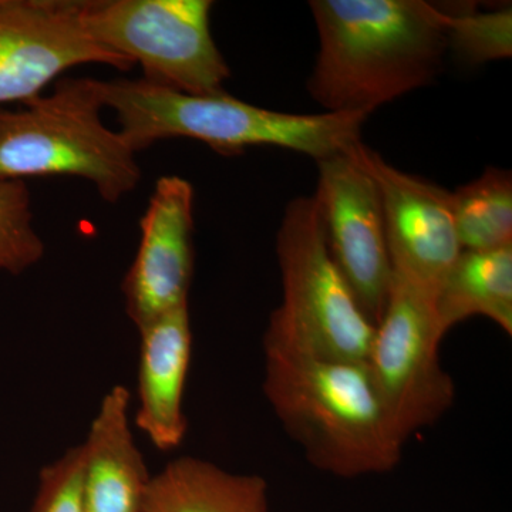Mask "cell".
I'll use <instances>...</instances> for the list:
<instances>
[{
  "mask_svg": "<svg viewBox=\"0 0 512 512\" xmlns=\"http://www.w3.org/2000/svg\"><path fill=\"white\" fill-rule=\"evenodd\" d=\"M309 94L326 113L370 114L427 86L448 49L446 10L423 0H313Z\"/></svg>",
  "mask_w": 512,
  "mask_h": 512,
  "instance_id": "1",
  "label": "cell"
},
{
  "mask_svg": "<svg viewBox=\"0 0 512 512\" xmlns=\"http://www.w3.org/2000/svg\"><path fill=\"white\" fill-rule=\"evenodd\" d=\"M264 393L313 467L342 478L392 471L404 443L366 362L265 353Z\"/></svg>",
  "mask_w": 512,
  "mask_h": 512,
  "instance_id": "2",
  "label": "cell"
},
{
  "mask_svg": "<svg viewBox=\"0 0 512 512\" xmlns=\"http://www.w3.org/2000/svg\"><path fill=\"white\" fill-rule=\"evenodd\" d=\"M104 106L116 113L119 133L136 153L170 138H191L222 156L249 147H278L315 161L360 143L369 119L362 113L293 114L228 96H194L141 80L101 82Z\"/></svg>",
  "mask_w": 512,
  "mask_h": 512,
  "instance_id": "3",
  "label": "cell"
},
{
  "mask_svg": "<svg viewBox=\"0 0 512 512\" xmlns=\"http://www.w3.org/2000/svg\"><path fill=\"white\" fill-rule=\"evenodd\" d=\"M101 80L62 77L52 92L0 107V180L76 177L116 204L143 173L137 153L101 120Z\"/></svg>",
  "mask_w": 512,
  "mask_h": 512,
  "instance_id": "4",
  "label": "cell"
},
{
  "mask_svg": "<svg viewBox=\"0 0 512 512\" xmlns=\"http://www.w3.org/2000/svg\"><path fill=\"white\" fill-rule=\"evenodd\" d=\"M276 256L282 302L269 318L264 352L366 362L376 326L330 255L315 195L289 202Z\"/></svg>",
  "mask_w": 512,
  "mask_h": 512,
  "instance_id": "5",
  "label": "cell"
},
{
  "mask_svg": "<svg viewBox=\"0 0 512 512\" xmlns=\"http://www.w3.org/2000/svg\"><path fill=\"white\" fill-rule=\"evenodd\" d=\"M210 0H83L84 28L143 69L144 82L194 94L225 93L231 77L211 32Z\"/></svg>",
  "mask_w": 512,
  "mask_h": 512,
  "instance_id": "6",
  "label": "cell"
},
{
  "mask_svg": "<svg viewBox=\"0 0 512 512\" xmlns=\"http://www.w3.org/2000/svg\"><path fill=\"white\" fill-rule=\"evenodd\" d=\"M434 296L393 276L367 367L403 443L453 406L456 386L441 365L444 339Z\"/></svg>",
  "mask_w": 512,
  "mask_h": 512,
  "instance_id": "7",
  "label": "cell"
},
{
  "mask_svg": "<svg viewBox=\"0 0 512 512\" xmlns=\"http://www.w3.org/2000/svg\"><path fill=\"white\" fill-rule=\"evenodd\" d=\"M83 64L134 67L90 36L82 0H0V107L35 99Z\"/></svg>",
  "mask_w": 512,
  "mask_h": 512,
  "instance_id": "8",
  "label": "cell"
},
{
  "mask_svg": "<svg viewBox=\"0 0 512 512\" xmlns=\"http://www.w3.org/2000/svg\"><path fill=\"white\" fill-rule=\"evenodd\" d=\"M350 150L316 161L319 180L313 195L330 255L376 326L392 288V261L379 188Z\"/></svg>",
  "mask_w": 512,
  "mask_h": 512,
  "instance_id": "9",
  "label": "cell"
},
{
  "mask_svg": "<svg viewBox=\"0 0 512 512\" xmlns=\"http://www.w3.org/2000/svg\"><path fill=\"white\" fill-rule=\"evenodd\" d=\"M350 151L379 188L393 276L436 298L463 251L451 192L393 167L362 141Z\"/></svg>",
  "mask_w": 512,
  "mask_h": 512,
  "instance_id": "10",
  "label": "cell"
},
{
  "mask_svg": "<svg viewBox=\"0 0 512 512\" xmlns=\"http://www.w3.org/2000/svg\"><path fill=\"white\" fill-rule=\"evenodd\" d=\"M140 244L123 281L137 329L188 305L194 274V187L180 175L158 178L140 221Z\"/></svg>",
  "mask_w": 512,
  "mask_h": 512,
  "instance_id": "11",
  "label": "cell"
},
{
  "mask_svg": "<svg viewBox=\"0 0 512 512\" xmlns=\"http://www.w3.org/2000/svg\"><path fill=\"white\" fill-rule=\"evenodd\" d=\"M138 333V407L134 423L157 450H175L188 430L183 409L192 350L188 305L141 326Z\"/></svg>",
  "mask_w": 512,
  "mask_h": 512,
  "instance_id": "12",
  "label": "cell"
},
{
  "mask_svg": "<svg viewBox=\"0 0 512 512\" xmlns=\"http://www.w3.org/2000/svg\"><path fill=\"white\" fill-rule=\"evenodd\" d=\"M130 402L126 387H111L80 444L86 512H144L153 476L134 440Z\"/></svg>",
  "mask_w": 512,
  "mask_h": 512,
  "instance_id": "13",
  "label": "cell"
},
{
  "mask_svg": "<svg viewBox=\"0 0 512 512\" xmlns=\"http://www.w3.org/2000/svg\"><path fill=\"white\" fill-rule=\"evenodd\" d=\"M144 512H269L268 484L255 474L181 457L151 478Z\"/></svg>",
  "mask_w": 512,
  "mask_h": 512,
  "instance_id": "14",
  "label": "cell"
},
{
  "mask_svg": "<svg viewBox=\"0 0 512 512\" xmlns=\"http://www.w3.org/2000/svg\"><path fill=\"white\" fill-rule=\"evenodd\" d=\"M444 335L464 320L483 316L512 335V245L461 251L434 298Z\"/></svg>",
  "mask_w": 512,
  "mask_h": 512,
  "instance_id": "15",
  "label": "cell"
},
{
  "mask_svg": "<svg viewBox=\"0 0 512 512\" xmlns=\"http://www.w3.org/2000/svg\"><path fill=\"white\" fill-rule=\"evenodd\" d=\"M454 224L463 251L512 245V175L488 167L476 180L451 192Z\"/></svg>",
  "mask_w": 512,
  "mask_h": 512,
  "instance_id": "16",
  "label": "cell"
},
{
  "mask_svg": "<svg viewBox=\"0 0 512 512\" xmlns=\"http://www.w3.org/2000/svg\"><path fill=\"white\" fill-rule=\"evenodd\" d=\"M45 255L33 227L32 197L26 181L0 180V272L19 275Z\"/></svg>",
  "mask_w": 512,
  "mask_h": 512,
  "instance_id": "17",
  "label": "cell"
},
{
  "mask_svg": "<svg viewBox=\"0 0 512 512\" xmlns=\"http://www.w3.org/2000/svg\"><path fill=\"white\" fill-rule=\"evenodd\" d=\"M448 47L464 62L481 64L512 55V9L451 13L446 10Z\"/></svg>",
  "mask_w": 512,
  "mask_h": 512,
  "instance_id": "18",
  "label": "cell"
},
{
  "mask_svg": "<svg viewBox=\"0 0 512 512\" xmlns=\"http://www.w3.org/2000/svg\"><path fill=\"white\" fill-rule=\"evenodd\" d=\"M29 512H86L82 446L70 448L55 463L43 467Z\"/></svg>",
  "mask_w": 512,
  "mask_h": 512,
  "instance_id": "19",
  "label": "cell"
}]
</instances>
